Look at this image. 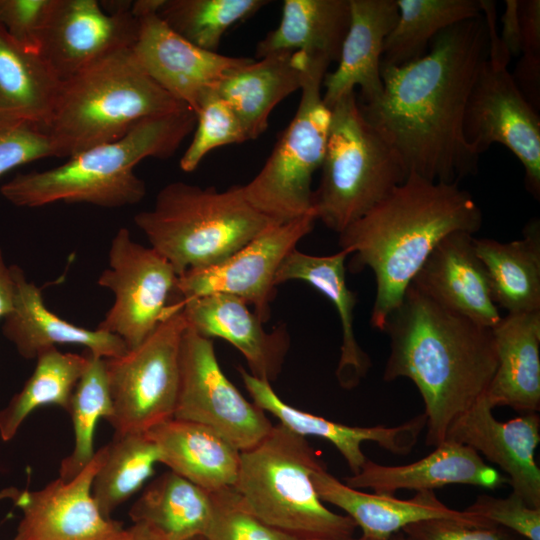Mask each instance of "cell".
<instances>
[{"instance_id":"1","label":"cell","mask_w":540,"mask_h":540,"mask_svg":"<svg viewBox=\"0 0 540 540\" xmlns=\"http://www.w3.org/2000/svg\"><path fill=\"white\" fill-rule=\"evenodd\" d=\"M430 44L417 60L381 67L380 97L359 106L408 175L459 184L477 172L480 158L465 142L462 125L469 93L488 58L485 18L450 26Z\"/></svg>"},{"instance_id":"2","label":"cell","mask_w":540,"mask_h":540,"mask_svg":"<svg viewBox=\"0 0 540 540\" xmlns=\"http://www.w3.org/2000/svg\"><path fill=\"white\" fill-rule=\"evenodd\" d=\"M389 337L386 382L407 378L424 403L427 445L487 390L497 368L492 328L453 312L409 285L382 329Z\"/></svg>"},{"instance_id":"3","label":"cell","mask_w":540,"mask_h":540,"mask_svg":"<svg viewBox=\"0 0 540 540\" xmlns=\"http://www.w3.org/2000/svg\"><path fill=\"white\" fill-rule=\"evenodd\" d=\"M482 225V212L459 184L432 182L416 174L339 233L349 267L372 270L376 293L372 327L381 330L401 303L414 276L439 241L455 231L470 234Z\"/></svg>"},{"instance_id":"4","label":"cell","mask_w":540,"mask_h":540,"mask_svg":"<svg viewBox=\"0 0 540 540\" xmlns=\"http://www.w3.org/2000/svg\"><path fill=\"white\" fill-rule=\"evenodd\" d=\"M195 126L196 115L189 108L144 119L120 139L79 152L60 166L15 175L0 193L26 208L59 201L104 208L135 205L146 194L135 166L148 157H171Z\"/></svg>"},{"instance_id":"5","label":"cell","mask_w":540,"mask_h":540,"mask_svg":"<svg viewBox=\"0 0 540 540\" xmlns=\"http://www.w3.org/2000/svg\"><path fill=\"white\" fill-rule=\"evenodd\" d=\"M186 108L124 49L62 80L45 132L54 157L69 158L120 139L144 119Z\"/></svg>"},{"instance_id":"6","label":"cell","mask_w":540,"mask_h":540,"mask_svg":"<svg viewBox=\"0 0 540 540\" xmlns=\"http://www.w3.org/2000/svg\"><path fill=\"white\" fill-rule=\"evenodd\" d=\"M134 223L178 276L222 262L277 224L248 202L243 185L218 191L183 181L165 185Z\"/></svg>"},{"instance_id":"7","label":"cell","mask_w":540,"mask_h":540,"mask_svg":"<svg viewBox=\"0 0 540 540\" xmlns=\"http://www.w3.org/2000/svg\"><path fill=\"white\" fill-rule=\"evenodd\" d=\"M323 465L305 437L273 425L257 445L240 451L234 488L259 519L300 540L352 537L355 522L329 510L314 488L312 473Z\"/></svg>"},{"instance_id":"8","label":"cell","mask_w":540,"mask_h":540,"mask_svg":"<svg viewBox=\"0 0 540 540\" xmlns=\"http://www.w3.org/2000/svg\"><path fill=\"white\" fill-rule=\"evenodd\" d=\"M316 220L341 233L403 183L408 174L391 147L363 117L355 91L331 108Z\"/></svg>"},{"instance_id":"9","label":"cell","mask_w":540,"mask_h":540,"mask_svg":"<svg viewBox=\"0 0 540 540\" xmlns=\"http://www.w3.org/2000/svg\"><path fill=\"white\" fill-rule=\"evenodd\" d=\"M329 65L324 59L308 58L294 117L261 170L243 185L248 202L274 223L314 213L311 184L324 159L331 122L321 91Z\"/></svg>"},{"instance_id":"10","label":"cell","mask_w":540,"mask_h":540,"mask_svg":"<svg viewBox=\"0 0 540 540\" xmlns=\"http://www.w3.org/2000/svg\"><path fill=\"white\" fill-rule=\"evenodd\" d=\"M182 310V309H181ZM178 310L138 346L106 358L115 434L146 432L173 418L180 378V346L187 322Z\"/></svg>"},{"instance_id":"11","label":"cell","mask_w":540,"mask_h":540,"mask_svg":"<svg viewBox=\"0 0 540 540\" xmlns=\"http://www.w3.org/2000/svg\"><path fill=\"white\" fill-rule=\"evenodd\" d=\"M178 275L151 246L136 242L127 228L114 235L108 267L98 285L113 293L111 308L97 329L119 337L127 349L142 343L169 315L182 309L175 300Z\"/></svg>"},{"instance_id":"12","label":"cell","mask_w":540,"mask_h":540,"mask_svg":"<svg viewBox=\"0 0 540 540\" xmlns=\"http://www.w3.org/2000/svg\"><path fill=\"white\" fill-rule=\"evenodd\" d=\"M173 418L210 427L239 451L257 445L273 425L222 371L211 339L187 325L180 346L179 390Z\"/></svg>"},{"instance_id":"13","label":"cell","mask_w":540,"mask_h":540,"mask_svg":"<svg viewBox=\"0 0 540 540\" xmlns=\"http://www.w3.org/2000/svg\"><path fill=\"white\" fill-rule=\"evenodd\" d=\"M463 137L480 157L493 143L508 148L525 170L526 189L540 197V119L507 67L481 66L465 107Z\"/></svg>"},{"instance_id":"14","label":"cell","mask_w":540,"mask_h":540,"mask_svg":"<svg viewBox=\"0 0 540 540\" xmlns=\"http://www.w3.org/2000/svg\"><path fill=\"white\" fill-rule=\"evenodd\" d=\"M315 222L310 213L271 225L222 262L178 276L175 298L184 302L215 293L231 295L253 306L254 313L267 322L276 294V273Z\"/></svg>"},{"instance_id":"15","label":"cell","mask_w":540,"mask_h":540,"mask_svg":"<svg viewBox=\"0 0 540 540\" xmlns=\"http://www.w3.org/2000/svg\"><path fill=\"white\" fill-rule=\"evenodd\" d=\"M106 454L98 449L89 464L74 478L60 477L42 489L8 487L0 499L22 510L12 540H115L124 530L121 522L103 516L91 493L94 476Z\"/></svg>"},{"instance_id":"16","label":"cell","mask_w":540,"mask_h":540,"mask_svg":"<svg viewBox=\"0 0 540 540\" xmlns=\"http://www.w3.org/2000/svg\"><path fill=\"white\" fill-rule=\"evenodd\" d=\"M130 10L108 13L97 0H55L39 53L64 80L118 51L131 49L139 21Z\"/></svg>"},{"instance_id":"17","label":"cell","mask_w":540,"mask_h":540,"mask_svg":"<svg viewBox=\"0 0 540 540\" xmlns=\"http://www.w3.org/2000/svg\"><path fill=\"white\" fill-rule=\"evenodd\" d=\"M138 21L131 48L137 62L161 88L194 113L208 90L216 89L229 72L252 60L199 48L174 32L158 14Z\"/></svg>"},{"instance_id":"18","label":"cell","mask_w":540,"mask_h":540,"mask_svg":"<svg viewBox=\"0 0 540 540\" xmlns=\"http://www.w3.org/2000/svg\"><path fill=\"white\" fill-rule=\"evenodd\" d=\"M484 394L449 428L446 439L464 444L499 466L512 493L540 509V469L535 451L540 442V417L525 413L498 421Z\"/></svg>"},{"instance_id":"19","label":"cell","mask_w":540,"mask_h":540,"mask_svg":"<svg viewBox=\"0 0 540 540\" xmlns=\"http://www.w3.org/2000/svg\"><path fill=\"white\" fill-rule=\"evenodd\" d=\"M437 304L489 328L501 319L473 234L455 231L434 247L410 283Z\"/></svg>"},{"instance_id":"20","label":"cell","mask_w":540,"mask_h":540,"mask_svg":"<svg viewBox=\"0 0 540 540\" xmlns=\"http://www.w3.org/2000/svg\"><path fill=\"white\" fill-rule=\"evenodd\" d=\"M238 370L253 403L263 411L271 413L280 421L279 424L293 433L329 441L343 456L352 474H357L367 459L362 451L364 442L377 443L381 448L396 455H407L426 427L424 413L392 427L349 426L331 421L285 403L275 393L271 383L254 377L242 367Z\"/></svg>"},{"instance_id":"21","label":"cell","mask_w":540,"mask_h":540,"mask_svg":"<svg viewBox=\"0 0 540 540\" xmlns=\"http://www.w3.org/2000/svg\"><path fill=\"white\" fill-rule=\"evenodd\" d=\"M312 482L323 502L343 510L361 528L363 536L376 540H389L410 524L435 518L479 528L496 526L466 509L460 511L446 506L434 491L416 492L410 499L366 493L341 482L326 470L325 465L312 473Z\"/></svg>"},{"instance_id":"22","label":"cell","mask_w":540,"mask_h":540,"mask_svg":"<svg viewBox=\"0 0 540 540\" xmlns=\"http://www.w3.org/2000/svg\"><path fill=\"white\" fill-rule=\"evenodd\" d=\"M182 303L187 325L205 338H221L244 356L254 377L272 383L279 376L287 351L286 325L271 332L261 319L237 297L215 293Z\"/></svg>"},{"instance_id":"23","label":"cell","mask_w":540,"mask_h":540,"mask_svg":"<svg viewBox=\"0 0 540 540\" xmlns=\"http://www.w3.org/2000/svg\"><path fill=\"white\" fill-rule=\"evenodd\" d=\"M355 489L393 495L398 490L434 491L449 484L497 489L508 478L487 464L474 449L445 439L427 456L405 465H381L366 459L360 471L344 479Z\"/></svg>"},{"instance_id":"24","label":"cell","mask_w":540,"mask_h":540,"mask_svg":"<svg viewBox=\"0 0 540 540\" xmlns=\"http://www.w3.org/2000/svg\"><path fill=\"white\" fill-rule=\"evenodd\" d=\"M349 6L350 22L337 68L322 82V99L329 109L355 87L360 88L362 104L380 97L383 45L398 18L396 0H349Z\"/></svg>"},{"instance_id":"25","label":"cell","mask_w":540,"mask_h":540,"mask_svg":"<svg viewBox=\"0 0 540 540\" xmlns=\"http://www.w3.org/2000/svg\"><path fill=\"white\" fill-rule=\"evenodd\" d=\"M15 291L12 309L3 318L2 333L25 359H36L58 345L83 346L93 355L113 358L127 352L117 336L100 329H87L53 313L40 288L28 281L23 270L12 265Z\"/></svg>"},{"instance_id":"26","label":"cell","mask_w":540,"mask_h":540,"mask_svg":"<svg viewBox=\"0 0 540 540\" xmlns=\"http://www.w3.org/2000/svg\"><path fill=\"white\" fill-rule=\"evenodd\" d=\"M497 368L484 393L494 409H540V310L508 313L492 328Z\"/></svg>"},{"instance_id":"27","label":"cell","mask_w":540,"mask_h":540,"mask_svg":"<svg viewBox=\"0 0 540 540\" xmlns=\"http://www.w3.org/2000/svg\"><path fill=\"white\" fill-rule=\"evenodd\" d=\"M307 63L303 52H275L232 70L219 83L216 91L237 114L248 140L263 134L275 106L301 89Z\"/></svg>"},{"instance_id":"28","label":"cell","mask_w":540,"mask_h":540,"mask_svg":"<svg viewBox=\"0 0 540 540\" xmlns=\"http://www.w3.org/2000/svg\"><path fill=\"white\" fill-rule=\"evenodd\" d=\"M146 433L170 471L210 493L235 485L240 451L210 427L170 418Z\"/></svg>"},{"instance_id":"29","label":"cell","mask_w":540,"mask_h":540,"mask_svg":"<svg viewBox=\"0 0 540 540\" xmlns=\"http://www.w3.org/2000/svg\"><path fill=\"white\" fill-rule=\"evenodd\" d=\"M61 83L39 52L20 46L0 26V128L45 131Z\"/></svg>"},{"instance_id":"30","label":"cell","mask_w":540,"mask_h":540,"mask_svg":"<svg viewBox=\"0 0 540 540\" xmlns=\"http://www.w3.org/2000/svg\"><path fill=\"white\" fill-rule=\"evenodd\" d=\"M346 250L327 256L309 255L297 248L281 263L275 277V285L290 280L308 283L322 293L335 306L342 327L341 354L336 370L339 383L344 388H353L366 376L371 362L359 346L354 332V308L356 294L346 283Z\"/></svg>"},{"instance_id":"31","label":"cell","mask_w":540,"mask_h":540,"mask_svg":"<svg viewBox=\"0 0 540 540\" xmlns=\"http://www.w3.org/2000/svg\"><path fill=\"white\" fill-rule=\"evenodd\" d=\"M349 22V0H284L280 23L258 42L256 58L300 51L337 62Z\"/></svg>"},{"instance_id":"32","label":"cell","mask_w":540,"mask_h":540,"mask_svg":"<svg viewBox=\"0 0 540 540\" xmlns=\"http://www.w3.org/2000/svg\"><path fill=\"white\" fill-rule=\"evenodd\" d=\"M476 253L489 276L497 306L508 313L540 310V221L531 219L522 238L499 242L474 238Z\"/></svg>"},{"instance_id":"33","label":"cell","mask_w":540,"mask_h":540,"mask_svg":"<svg viewBox=\"0 0 540 540\" xmlns=\"http://www.w3.org/2000/svg\"><path fill=\"white\" fill-rule=\"evenodd\" d=\"M212 513L211 493L169 470L145 488L129 517L161 540H188L206 535Z\"/></svg>"},{"instance_id":"34","label":"cell","mask_w":540,"mask_h":540,"mask_svg":"<svg viewBox=\"0 0 540 540\" xmlns=\"http://www.w3.org/2000/svg\"><path fill=\"white\" fill-rule=\"evenodd\" d=\"M36 366L22 389L0 410V438L12 440L24 420L37 408L56 405L66 412L74 389L88 362L83 354L61 352L52 348L42 352Z\"/></svg>"},{"instance_id":"35","label":"cell","mask_w":540,"mask_h":540,"mask_svg":"<svg viewBox=\"0 0 540 540\" xmlns=\"http://www.w3.org/2000/svg\"><path fill=\"white\" fill-rule=\"evenodd\" d=\"M397 21L385 39L381 67L424 56L442 30L482 14L480 0H396Z\"/></svg>"},{"instance_id":"36","label":"cell","mask_w":540,"mask_h":540,"mask_svg":"<svg viewBox=\"0 0 540 540\" xmlns=\"http://www.w3.org/2000/svg\"><path fill=\"white\" fill-rule=\"evenodd\" d=\"M157 463L159 449L146 432L114 434L91 486L103 516L111 518L112 512L153 475Z\"/></svg>"},{"instance_id":"37","label":"cell","mask_w":540,"mask_h":540,"mask_svg":"<svg viewBox=\"0 0 540 540\" xmlns=\"http://www.w3.org/2000/svg\"><path fill=\"white\" fill-rule=\"evenodd\" d=\"M88 355V365L74 389L67 411L72 420L74 445L60 463L59 477L64 480L74 478L92 460L97 422L100 419L108 421L112 415L105 358L89 351Z\"/></svg>"},{"instance_id":"38","label":"cell","mask_w":540,"mask_h":540,"mask_svg":"<svg viewBox=\"0 0 540 540\" xmlns=\"http://www.w3.org/2000/svg\"><path fill=\"white\" fill-rule=\"evenodd\" d=\"M267 0H165L158 16L178 35L217 52L222 37L236 23L253 16Z\"/></svg>"},{"instance_id":"39","label":"cell","mask_w":540,"mask_h":540,"mask_svg":"<svg viewBox=\"0 0 540 540\" xmlns=\"http://www.w3.org/2000/svg\"><path fill=\"white\" fill-rule=\"evenodd\" d=\"M192 140L179 165L185 172L194 171L212 150L248 141L241 121L230 104L216 89L208 90L200 99Z\"/></svg>"},{"instance_id":"40","label":"cell","mask_w":540,"mask_h":540,"mask_svg":"<svg viewBox=\"0 0 540 540\" xmlns=\"http://www.w3.org/2000/svg\"><path fill=\"white\" fill-rule=\"evenodd\" d=\"M211 496L213 513L206 540H300L254 515L234 486Z\"/></svg>"},{"instance_id":"41","label":"cell","mask_w":540,"mask_h":540,"mask_svg":"<svg viewBox=\"0 0 540 540\" xmlns=\"http://www.w3.org/2000/svg\"><path fill=\"white\" fill-rule=\"evenodd\" d=\"M466 510L525 540H540V509L528 506L512 492L506 498L479 495Z\"/></svg>"},{"instance_id":"42","label":"cell","mask_w":540,"mask_h":540,"mask_svg":"<svg viewBox=\"0 0 540 540\" xmlns=\"http://www.w3.org/2000/svg\"><path fill=\"white\" fill-rule=\"evenodd\" d=\"M55 0H0V26L20 46L39 52Z\"/></svg>"},{"instance_id":"43","label":"cell","mask_w":540,"mask_h":540,"mask_svg":"<svg viewBox=\"0 0 540 540\" xmlns=\"http://www.w3.org/2000/svg\"><path fill=\"white\" fill-rule=\"evenodd\" d=\"M54 157L48 134L31 126L0 128V177L16 167Z\"/></svg>"},{"instance_id":"44","label":"cell","mask_w":540,"mask_h":540,"mask_svg":"<svg viewBox=\"0 0 540 540\" xmlns=\"http://www.w3.org/2000/svg\"><path fill=\"white\" fill-rule=\"evenodd\" d=\"M409 540H521L500 527H472L454 520L435 518L410 524L402 529Z\"/></svg>"},{"instance_id":"45","label":"cell","mask_w":540,"mask_h":540,"mask_svg":"<svg viewBox=\"0 0 540 540\" xmlns=\"http://www.w3.org/2000/svg\"><path fill=\"white\" fill-rule=\"evenodd\" d=\"M523 57L540 58V1L519 0Z\"/></svg>"},{"instance_id":"46","label":"cell","mask_w":540,"mask_h":540,"mask_svg":"<svg viewBox=\"0 0 540 540\" xmlns=\"http://www.w3.org/2000/svg\"><path fill=\"white\" fill-rule=\"evenodd\" d=\"M502 29L499 39L505 53L519 56L522 52V33L519 19V0H506L501 16Z\"/></svg>"},{"instance_id":"47","label":"cell","mask_w":540,"mask_h":540,"mask_svg":"<svg viewBox=\"0 0 540 540\" xmlns=\"http://www.w3.org/2000/svg\"><path fill=\"white\" fill-rule=\"evenodd\" d=\"M15 284L11 267L6 265L0 248V319L12 309Z\"/></svg>"},{"instance_id":"48","label":"cell","mask_w":540,"mask_h":540,"mask_svg":"<svg viewBox=\"0 0 540 540\" xmlns=\"http://www.w3.org/2000/svg\"><path fill=\"white\" fill-rule=\"evenodd\" d=\"M115 540H161L149 527L141 523H133L124 528L121 535Z\"/></svg>"},{"instance_id":"49","label":"cell","mask_w":540,"mask_h":540,"mask_svg":"<svg viewBox=\"0 0 540 540\" xmlns=\"http://www.w3.org/2000/svg\"><path fill=\"white\" fill-rule=\"evenodd\" d=\"M165 0H137L132 1L131 13L136 19L147 15L158 14Z\"/></svg>"},{"instance_id":"50","label":"cell","mask_w":540,"mask_h":540,"mask_svg":"<svg viewBox=\"0 0 540 540\" xmlns=\"http://www.w3.org/2000/svg\"><path fill=\"white\" fill-rule=\"evenodd\" d=\"M302 540H376V539H372V538L361 535L358 538H353V536H352V537L340 538V539H336V538H308V539H302Z\"/></svg>"},{"instance_id":"51","label":"cell","mask_w":540,"mask_h":540,"mask_svg":"<svg viewBox=\"0 0 540 540\" xmlns=\"http://www.w3.org/2000/svg\"><path fill=\"white\" fill-rule=\"evenodd\" d=\"M389 540H409V539L406 537V535L402 531H400L392 535V537Z\"/></svg>"},{"instance_id":"52","label":"cell","mask_w":540,"mask_h":540,"mask_svg":"<svg viewBox=\"0 0 540 540\" xmlns=\"http://www.w3.org/2000/svg\"><path fill=\"white\" fill-rule=\"evenodd\" d=\"M188 540H206V539L203 536H197V537H194V538H191V539H188Z\"/></svg>"}]
</instances>
